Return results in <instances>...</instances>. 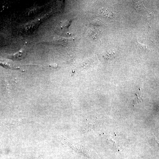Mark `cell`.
<instances>
[{"label": "cell", "mask_w": 159, "mask_h": 159, "mask_svg": "<svg viewBox=\"0 0 159 159\" xmlns=\"http://www.w3.org/2000/svg\"><path fill=\"white\" fill-rule=\"evenodd\" d=\"M135 45L136 49L139 52H142L146 51L147 50V46L141 44L139 43L137 39H136L135 41Z\"/></svg>", "instance_id": "cell-1"}, {"label": "cell", "mask_w": 159, "mask_h": 159, "mask_svg": "<svg viewBox=\"0 0 159 159\" xmlns=\"http://www.w3.org/2000/svg\"><path fill=\"white\" fill-rule=\"evenodd\" d=\"M135 7L137 10L141 11L144 9V7L142 4L140 2L136 3L135 5Z\"/></svg>", "instance_id": "cell-2"}]
</instances>
